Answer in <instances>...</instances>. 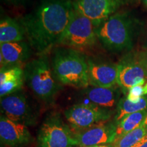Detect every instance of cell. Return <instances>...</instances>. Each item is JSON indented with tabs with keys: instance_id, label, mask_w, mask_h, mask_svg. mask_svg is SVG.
Returning a JSON list of instances; mask_svg holds the SVG:
<instances>
[{
	"instance_id": "obj_30",
	"label": "cell",
	"mask_w": 147,
	"mask_h": 147,
	"mask_svg": "<svg viewBox=\"0 0 147 147\" xmlns=\"http://www.w3.org/2000/svg\"><path fill=\"white\" fill-rule=\"evenodd\" d=\"M71 1H72V0H71Z\"/></svg>"
},
{
	"instance_id": "obj_18",
	"label": "cell",
	"mask_w": 147,
	"mask_h": 147,
	"mask_svg": "<svg viewBox=\"0 0 147 147\" xmlns=\"http://www.w3.org/2000/svg\"><path fill=\"white\" fill-rule=\"evenodd\" d=\"M147 109V95L141 97L138 103L131 102L127 97L121 98L116 107V115L114 121L118 123L125 116Z\"/></svg>"
},
{
	"instance_id": "obj_19",
	"label": "cell",
	"mask_w": 147,
	"mask_h": 147,
	"mask_svg": "<svg viewBox=\"0 0 147 147\" xmlns=\"http://www.w3.org/2000/svg\"><path fill=\"white\" fill-rule=\"evenodd\" d=\"M147 116V109L132 113L123 117L117 123L116 138H119L132 131L141 124Z\"/></svg>"
},
{
	"instance_id": "obj_23",
	"label": "cell",
	"mask_w": 147,
	"mask_h": 147,
	"mask_svg": "<svg viewBox=\"0 0 147 147\" xmlns=\"http://www.w3.org/2000/svg\"><path fill=\"white\" fill-rule=\"evenodd\" d=\"M138 55L141 61L143 66H144L145 70H146L147 73V50L141 51V52H138Z\"/></svg>"
},
{
	"instance_id": "obj_7",
	"label": "cell",
	"mask_w": 147,
	"mask_h": 147,
	"mask_svg": "<svg viewBox=\"0 0 147 147\" xmlns=\"http://www.w3.org/2000/svg\"><path fill=\"white\" fill-rule=\"evenodd\" d=\"M113 113V110L94 104L79 103L65 110L64 117L73 131L110 121Z\"/></svg>"
},
{
	"instance_id": "obj_6",
	"label": "cell",
	"mask_w": 147,
	"mask_h": 147,
	"mask_svg": "<svg viewBox=\"0 0 147 147\" xmlns=\"http://www.w3.org/2000/svg\"><path fill=\"white\" fill-rule=\"evenodd\" d=\"M38 147H74L76 146L70 127L59 113L46 117L40 127L38 136Z\"/></svg>"
},
{
	"instance_id": "obj_25",
	"label": "cell",
	"mask_w": 147,
	"mask_h": 147,
	"mask_svg": "<svg viewBox=\"0 0 147 147\" xmlns=\"http://www.w3.org/2000/svg\"><path fill=\"white\" fill-rule=\"evenodd\" d=\"M134 147H147V134L138 143H137Z\"/></svg>"
},
{
	"instance_id": "obj_2",
	"label": "cell",
	"mask_w": 147,
	"mask_h": 147,
	"mask_svg": "<svg viewBox=\"0 0 147 147\" xmlns=\"http://www.w3.org/2000/svg\"><path fill=\"white\" fill-rule=\"evenodd\" d=\"M140 23L128 12L120 11L97 27L98 41L112 53L129 51L134 47Z\"/></svg>"
},
{
	"instance_id": "obj_1",
	"label": "cell",
	"mask_w": 147,
	"mask_h": 147,
	"mask_svg": "<svg viewBox=\"0 0 147 147\" xmlns=\"http://www.w3.org/2000/svg\"><path fill=\"white\" fill-rule=\"evenodd\" d=\"M74 10L71 0H41L20 20L33 49L47 54L58 45Z\"/></svg>"
},
{
	"instance_id": "obj_9",
	"label": "cell",
	"mask_w": 147,
	"mask_h": 147,
	"mask_svg": "<svg viewBox=\"0 0 147 147\" xmlns=\"http://www.w3.org/2000/svg\"><path fill=\"white\" fill-rule=\"evenodd\" d=\"M134 0H73L75 10L89 18L97 27Z\"/></svg>"
},
{
	"instance_id": "obj_4",
	"label": "cell",
	"mask_w": 147,
	"mask_h": 147,
	"mask_svg": "<svg viewBox=\"0 0 147 147\" xmlns=\"http://www.w3.org/2000/svg\"><path fill=\"white\" fill-rule=\"evenodd\" d=\"M23 70L25 82L35 96L46 104L53 103L62 84L55 76L48 55H40L29 61Z\"/></svg>"
},
{
	"instance_id": "obj_16",
	"label": "cell",
	"mask_w": 147,
	"mask_h": 147,
	"mask_svg": "<svg viewBox=\"0 0 147 147\" xmlns=\"http://www.w3.org/2000/svg\"><path fill=\"white\" fill-rule=\"evenodd\" d=\"M26 38L21 22L5 16L0 21V44L24 41Z\"/></svg>"
},
{
	"instance_id": "obj_11",
	"label": "cell",
	"mask_w": 147,
	"mask_h": 147,
	"mask_svg": "<svg viewBox=\"0 0 147 147\" xmlns=\"http://www.w3.org/2000/svg\"><path fill=\"white\" fill-rule=\"evenodd\" d=\"M116 130L115 121H108L72 132L76 146L86 147L111 144L115 139Z\"/></svg>"
},
{
	"instance_id": "obj_21",
	"label": "cell",
	"mask_w": 147,
	"mask_h": 147,
	"mask_svg": "<svg viewBox=\"0 0 147 147\" xmlns=\"http://www.w3.org/2000/svg\"><path fill=\"white\" fill-rule=\"evenodd\" d=\"M24 82H25V80L23 78L1 84H0V96L3 97L22 90Z\"/></svg>"
},
{
	"instance_id": "obj_29",
	"label": "cell",
	"mask_w": 147,
	"mask_h": 147,
	"mask_svg": "<svg viewBox=\"0 0 147 147\" xmlns=\"http://www.w3.org/2000/svg\"><path fill=\"white\" fill-rule=\"evenodd\" d=\"M145 4H146V5H147V3H145Z\"/></svg>"
},
{
	"instance_id": "obj_28",
	"label": "cell",
	"mask_w": 147,
	"mask_h": 147,
	"mask_svg": "<svg viewBox=\"0 0 147 147\" xmlns=\"http://www.w3.org/2000/svg\"><path fill=\"white\" fill-rule=\"evenodd\" d=\"M143 1H144V3H147V0H143Z\"/></svg>"
},
{
	"instance_id": "obj_8",
	"label": "cell",
	"mask_w": 147,
	"mask_h": 147,
	"mask_svg": "<svg viewBox=\"0 0 147 147\" xmlns=\"http://www.w3.org/2000/svg\"><path fill=\"white\" fill-rule=\"evenodd\" d=\"M1 114L14 122L25 125H34L38 111L27 95L22 90L1 97Z\"/></svg>"
},
{
	"instance_id": "obj_14",
	"label": "cell",
	"mask_w": 147,
	"mask_h": 147,
	"mask_svg": "<svg viewBox=\"0 0 147 147\" xmlns=\"http://www.w3.org/2000/svg\"><path fill=\"white\" fill-rule=\"evenodd\" d=\"M32 48L25 41L0 44L1 69L21 65L30 59Z\"/></svg>"
},
{
	"instance_id": "obj_24",
	"label": "cell",
	"mask_w": 147,
	"mask_h": 147,
	"mask_svg": "<svg viewBox=\"0 0 147 147\" xmlns=\"http://www.w3.org/2000/svg\"><path fill=\"white\" fill-rule=\"evenodd\" d=\"M3 2L8 5H16V6H18V5H23L25 3V1L27 0H1Z\"/></svg>"
},
{
	"instance_id": "obj_15",
	"label": "cell",
	"mask_w": 147,
	"mask_h": 147,
	"mask_svg": "<svg viewBox=\"0 0 147 147\" xmlns=\"http://www.w3.org/2000/svg\"><path fill=\"white\" fill-rule=\"evenodd\" d=\"M121 88L119 85L113 87H98L89 86L82 89L81 95L87 102L100 107L112 110L117 107L121 99Z\"/></svg>"
},
{
	"instance_id": "obj_3",
	"label": "cell",
	"mask_w": 147,
	"mask_h": 147,
	"mask_svg": "<svg viewBox=\"0 0 147 147\" xmlns=\"http://www.w3.org/2000/svg\"><path fill=\"white\" fill-rule=\"evenodd\" d=\"M51 64L61 84L79 89L89 86L87 58L80 51L64 47L56 48Z\"/></svg>"
},
{
	"instance_id": "obj_13",
	"label": "cell",
	"mask_w": 147,
	"mask_h": 147,
	"mask_svg": "<svg viewBox=\"0 0 147 147\" xmlns=\"http://www.w3.org/2000/svg\"><path fill=\"white\" fill-rule=\"evenodd\" d=\"M0 138L1 143L9 147H25L34 141L27 125L11 121L2 114L0 117Z\"/></svg>"
},
{
	"instance_id": "obj_27",
	"label": "cell",
	"mask_w": 147,
	"mask_h": 147,
	"mask_svg": "<svg viewBox=\"0 0 147 147\" xmlns=\"http://www.w3.org/2000/svg\"><path fill=\"white\" fill-rule=\"evenodd\" d=\"M147 95V82L144 85V95Z\"/></svg>"
},
{
	"instance_id": "obj_20",
	"label": "cell",
	"mask_w": 147,
	"mask_h": 147,
	"mask_svg": "<svg viewBox=\"0 0 147 147\" xmlns=\"http://www.w3.org/2000/svg\"><path fill=\"white\" fill-rule=\"evenodd\" d=\"M24 78V70L21 65L1 69L0 71V84Z\"/></svg>"
},
{
	"instance_id": "obj_5",
	"label": "cell",
	"mask_w": 147,
	"mask_h": 147,
	"mask_svg": "<svg viewBox=\"0 0 147 147\" xmlns=\"http://www.w3.org/2000/svg\"><path fill=\"white\" fill-rule=\"evenodd\" d=\"M97 42H99L97 27L89 18L74 9L58 45L81 52L92 49Z\"/></svg>"
},
{
	"instance_id": "obj_12",
	"label": "cell",
	"mask_w": 147,
	"mask_h": 147,
	"mask_svg": "<svg viewBox=\"0 0 147 147\" xmlns=\"http://www.w3.org/2000/svg\"><path fill=\"white\" fill-rule=\"evenodd\" d=\"M89 86L113 87L118 85V64L87 58Z\"/></svg>"
},
{
	"instance_id": "obj_10",
	"label": "cell",
	"mask_w": 147,
	"mask_h": 147,
	"mask_svg": "<svg viewBox=\"0 0 147 147\" xmlns=\"http://www.w3.org/2000/svg\"><path fill=\"white\" fill-rule=\"evenodd\" d=\"M118 84L125 94L137 85H144L147 73L140 59L138 53H129L118 63Z\"/></svg>"
},
{
	"instance_id": "obj_22",
	"label": "cell",
	"mask_w": 147,
	"mask_h": 147,
	"mask_svg": "<svg viewBox=\"0 0 147 147\" xmlns=\"http://www.w3.org/2000/svg\"><path fill=\"white\" fill-rule=\"evenodd\" d=\"M144 96V85H137L129 90L127 98L131 102L138 103Z\"/></svg>"
},
{
	"instance_id": "obj_17",
	"label": "cell",
	"mask_w": 147,
	"mask_h": 147,
	"mask_svg": "<svg viewBox=\"0 0 147 147\" xmlns=\"http://www.w3.org/2000/svg\"><path fill=\"white\" fill-rule=\"evenodd\" d=\"M147 134V116L141 124L122 136L116 138L110 144L112 147H134Z\"/></svg>"
},
{
	"instance_id": "obj_26",
	"label": "cell",
	"mask_w": 147,
	"mask_h": 147,
	"mask_svg": "<svg viewBox=\"0 0 147 147\" xmlns=\"http://www.w3.org/2000/svg\"><path fill=\"white\" fill-rule=\"evenodd\" d=\"M86 147H112L110 144H100V145H95V146H86Z\"/></svg>"
}]
</instances>
